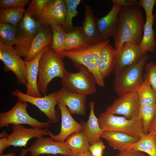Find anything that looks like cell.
Returning a JSON list of instances; mask_svg holds the SVG:
<instances>
[{
  "label": "cell",
  "instance_id": "cell-23",
  "mask_svg": "<svg viewBox=\"0 0 156 156\" xmlns=\"http://www.w3.org/2000/svg\"><path fill=\"white\" fill-rule=\"evenodd\" d=\"M89 105L90 111L88 120L86 122H83L81 124L83 127L82 131L87 138L90 145L101 140L100 136L103 131L100 127L98 118L94 114V102L91 101Z\"/></svg>",
  "mask_w": 156,
  "mask_h": 156
},
{
  "label": "cell",
  "instance_id": "cell-7",
  "mask_svg": "<svg viewBox=\"0 0 156 156\" xmlns=\"http://www.w3.org/2000/svg\"><path fill=\"white\" fill-rule=\"evenodd\" d=\"M28 103L18 99L15 105L8 112L0 113V127L9 124L27 125L31 127L48 129L51 126L48 122H41L31 116L27 108Z\"/></svg>",
  "mask_w": 156,
  "mask_h": 156
},
{
  "label": "cell",
  "instance_id": "cell-41",
  "mask_svg": "<svg viewBox=\"0 0 156 156\" xmlns=\"http://www.w3.org/2000/svg\"><path fill=\"white\" fill-rule=\"evenodd\" d=\"M8 142L7 137L0 139V155L2 154L3 151L7 147Z\"/></svg>",
  "mask_w": 156,
  "mask_h": 156
},
{
  "label": "cell",
  "instance_id": "cell-5",
  "mask_svg": "<svg viewBox=\"0 0 156 156\" xmlns=\"http://www.w3.org/2000/svg\"><path fill=\"white\" fill-rule=\"evenodd\" d=\"M98 118L99 125L103 131L123 133L139 139L144 134L142 120L138 116L128 119L124 116L104 112L101 113Z\"/></svg>",
  "mask_w": 156,
  "mask_h": 156
},
{
  "label": "cell",
  "instance_id": "cell-38",
  "mask_svg": "<svg viewBox=\"0 0 156 156\" xmlns=\"http://www.w3.org/2000/svg\"><path fill=\"white\" fill-rule=\"evenodd\" d=\"M156 3V0H139L136 5L142 8L144 10L146 17L152 16L154 7Z\"/></svg>",
  "mask_w": 156,
  "mask_h": 156
},
{
  "label": "cell",
  "instance_id": "cell-30",
  "mask_svg": "<svg viewBox=\"0 0 156 156\" xmlns=\"http://www.w3.org/2000/svg\"><path fill=\"white\" fill-rule=\"evenodd\" d=\"M26 12L24 8H0V23H9L17 26Z\"/></svg>",
  "mask_w": 156,
  "mask_h": 156
},
{
  "label": "cell",
  "instance_id": "cell-47",
  "mask_svg": "<svg viewBox=\"0 0 156 156\" xmlns=\"http://www.w3.org/2000/svg\"><path fill=\"white\" fill-rule=\"evenodd\" d=\"M155 69V70L156 72V64H155V66H154Z\"/></svg>",
  "mask_w": 156,
  "mask_h": 156
},
{
  "label": "cell",
  "instance_id": "cell-21",
  "mask_svg": "<svg viewBox=\"0 0 156 156\" xmlns=\"http://www.w3.org/2000/svg\"><path fill=\"white\" fill-rule=\"evenodd\" d=\"M85 14L81 26L82 31L88 43L96 44L103 41L98 31L92 10L88 5L85 6Z\"/></svg>",
  "mask_w": 156,
  "mask_h": 156
},
{
  "label": "cell",
  "instance_id": "cell-27",
  "mask_svg": "<svg viewBox=\"0 0 156 156\" xmlns=\"http://www.w3.org/2000/svg\"><path fill=\"white\" fill-rule=\"evenodd\" d=\"M155 136L153 131L144 134L138 141L128 146L125 149H132L146 153L149 156H156Z\"/></svg>",
  "mask_w": 156,
  "mask_h": 156
},
{
  "label": "cell",
  "instance_id": "cell-13",
  "mask_svg": "<svg viewBox=\"0 0 156 156\" xmlns=\"http://www.w3.org/2000/svg\"><path fill=\"white\" fill-rule=\"evenodd\" d=\"M66 5L65 0H49L36 20L40 25H63L65 20Z\"/></svg>",
  "mask_w": 156,
  "mask_h": 156
},
{
  "label": "cell",
  "instance_id": "cell-50",
  "mask_svg": "<svg viewBox=\"0 0 156 156\" xmlns=\"http://www.w3.org/2000/svg\"><path fill=\"white\" fill-rule=\"evenodd\" d=\"M61 156H66V155H63Z\"/></svg>",
  "mask_w": 156,
  "mask_h": 156
},
{
  "label": "cell",
  "instance_id": "cell-46",
  "mask_svg": "<svg viewBox=\"0 0 156 156\" xmlns=\"http://www.w3.org/2000/svg\"><path fill=\"white\" fill-rule=\"evenodd\" d=\"M15 155V153H10L4 154V155H0V156H14Z\"/></svg>",
  "mask_w": 156,
  "mask_h": 156
},
{
  "label": "cell",
  "instance_id": "cell-32",
  "mask_svg": "<svg viewBox=\"0 0 156 156\" xmlns=\"http://www.w3.org/2000/svg\"><path fill=\"white\" fill-rule=\"evenodd\" d=\"M0 40L9 45H15L17 41L18 34L16 26L7 23H0Z\"/></svg>",
  "mask_w": 156,
  "mask_h": 156
},
{
  "label": "cell",
  "instance_id": "cell-29",
  "mask_svg": "<svg viewBox=\"0 0 156 156\" xmlns=\"http://www.w3.org/2000/svg\"><path fill=\"white\" fill-rule=\"evenodd\" d=\"M88 43L82 31L81 26L74 27L72 31L67 33L65 51L76 49Z\"/></svg>",
  "mask_w": 156,
  "mask_h": 156
},
{
  "label": "cell",
  "instance_id": "cell-17",
  "mask_svg": "<svg viewBox=\"0 0 156 156\" xmlns=\"http://www.w3.org/2000/svg\"><path fill=\"white\" fill-rule=\"evenodd\" d=\"M12 128V133L7 137V147L10 146L25 147L28 142L31 139L48 135V130L46 129L27 128L23 125H14Z\"/></svg>",
  "mask_w": 156,
  "mask_h": 156
},
{
  "label": "cell",
  "instance_id": "cell-4",
  "mask_svg": "<svg viewBox=\"0 0 156 156\" xmlns=\"http://www.w3.org/2000/svg\"><path fill=\"white\" fill-rule=\"evenodd\" d=\"M148 56L146 55L135 64L127 66L115 75L113 87L120 95L128 92H136L144 80L143 71Z\"/></svg>",
  "mask_w": 156,
  "mask_h": 156
},
{
  "label": "cell",
  "instance_id": "cell-16",
  "mask_svg": "<svg viewBox=\"0 0 156 156\" xmlns=\"http://www.w3.org/2000/svg\"><path fill=\"white\" fill-rule=\"evenodd\" d=\"M57 105L60 110L61 117L60 132L58 134L55 135L48 130V135L55 142H64L71 134L82 131L83 127L81 124L78 122L73 118L66 106L58 102Z\"/></svg>",
  "mask_w": 156,
  "mask_h": 156
},
{
  "label": "cell",
  "instance_id": "cell-15",
  "mask_svg": "<svg viewBox=\"0 0 156 156\" xmlns=\"http://www.w3.org/2000/svg\"><path fill=\"white\" fill-rule=\"evenodd\" d=\"M56 99L67 106L72 114L86 115L87 96L82 95L62 86L56 92Z\"/></svg>",
  "mask_w": 156,
  "mask_h": 156
},
{
  "label": "cell",
  "instance_id": "cell-42",
  "mask_svg": "<svg viewBox=\"0 0 156 156\" xmlns=\"http://www.w3.org/2000/svg\"><path fill=\"white\" fill-rule=\"evenodd\" d=\"M153 131L156 135V115L151 122L149 127L148 133Z\"/></svg>",
  "mask_w": 156,
  "mask_h": 156
},
{
  "label": "cell",
  "instance_id": "cell-44",
  "mask_svg": "<svg viewBox=\"0 0 156 156\" xmlns=\"http://www.w3.org/2000/svg\"><path fill=\"white\" fill-rule=\"evenodd\" d=\"M28 151V149H22L21 152L20 156H25L26 154Z\"/></svg>",
  "mask_w": 156,
  "mask_h": 156
},
{
  "label": "cell",
  "instance_id": "cell-9",
  "mask_svg": "<svg viewBox=\"0 0 156 156\" xmlns=\"http://www.w3.org/2000/svg\"><path fill=\"white\" fill-rule=\"evenodd\" d=\"M0 59L6 72L11 71L16 77L18 85L26 86L27 79L25 62L15 51L12 46L4 44L0 40Z\"/></svg>",
  "mask_w": 156,
  "mask_h": 156
},
{
  "label": "cell",
  "instance_id": "cell-18",
  "mask_svg": "<svg viewBox=\"0 0 156 156\" xmlns=\"http://www.w3.org/2000/svg\"><path fill=\"white\" fill-rule=\"evenodd\" d=\"M112 3V7L107 14L96 19L97 29L103 41H106L113 37L117 29L118 15L122 7Z\"/></svg>",
  "mask_w": 156,
  "mask_h": 156
},
{
  "label": "cell",
  "instance_id": "cell-1",
  "mask_svg": "<svg viewBox=\"0 0 156 156\" xmlns=\"http://www.w3.org/2000/svg\"><path fill=\"white\" fill-rule=\"evenodd\" d=\"M145 22L139 6L133 5L121 8L118 15L117 29L113 37L117 51L125 42L140 44Z\"/></svg>",
  "mask_w": 156,
  "mask_h": 156
},
{
  "label": "cell",
  "instance_id": "cell-34",
  "mask_svg": "<svg viewBox=\"0 0 156 156\" xmlns=\"http://www.w3.org/2000/svg\"><path fill=\"white\" fill-rule=\"evenodd\" d=\"M156 115V104L140 106L138 116L142 120L143 131L144 134L148 133L150 124Z\"/></svg>",
  "mask_w": 156,
  "mask_h": 156
},
{
  "label": "cell",
  "instance_id": "cell-14",
  "mask_svg": "<svg viewBox=\"0 0 156 156\" xmlns=\"http://www.w3.org/2000/svg\"><path fill=\"white\" fill-rule=\"evenodd\" d=\"M32 156H38L43 154L55 155L60 154L69 156L71 151L66 143L57 142L51 137L37 138L28 149Z\"/></svg>",
  "mask_w": 156,
  "mask_h": 156
},
{
  "label": "cell",
  "instance_id": "cell-43",
  "mask_svg": "<svg viewBox=\"0 0 156 156\" xmlns=\"http://www.w3.org/2000/svg\"><path fill=\"white\" fill-rule=\"evenodd\" d=\"M69 156H93L89 151H87L77 155H70Z\"/></svg>",
  "mask_w": 156,
  "mask_h": 156
},
{
  "label": "cell",
  "instance_id": "cell-37",
  "mask_svg": "<svg viewBox=\"0 0 156 156\" xmlns=\"http://www.w3.org/2000/svg\"><path fill=\"white\" fill-rule=\"evenodd\" d=\"M155 65L153 63H149L146 64L144 68L148 80L156 94V72Z\"/></svg>",
  "mask_w": 156,
  "mask_h": 156
},
{
  "label": "cell",
  "instance_id": "cell-45",
  "mask_svg": "<svg viewBox=\"0 0 156 156\" xmlns=\"http://www.w3.org/2000/svg\"><path fill=\"white\" fill-rule=\"evenodd\" d=\"M9 135L5 131H3L0 134V138L7 137Z\"/></svg>",
  "mask_w": 156,
  "mask_h": 156
},
{
  "label": "cell",
  "instance_id": "cell-20",
  "mask_svg": "<svg viewBox=\"0 0 156 156\" xmlns=\"http://www.w3.org/2000/svg\"><path fill=\"white\" fill-rule=\"evenodd\" d=\"M52 32L49 27L40 25L38 33L32 43L29 51L24 58L25 61L32 60L45 47L51 45L52 41Z\"/></svg>",
  "mask_w": 156,
  "mask_h": 156
},
{
  "label": "cell",
  "instance_id": "cell-48",
  "mask_svg": "<svg viewBox=\"0 0 156 156\" xmlns=\"http://www.w3.org/2000/svg\"><path fill=\"white\" fill-rule=\"evenodd\" d=\"M155 143L156 144V135H155Z\"/></svg>",
  "mask_w": 156,
  "mask_h": 156
},
{
  "label": "cell",
  "instance_id": "cell-12",
  "mask_svg": "<svg viewBox=\"0 0 156 156\" xmlns=\"http://www.w3.org/2000/svg\"><path fill=\"white\" fill-rule=\"evenodd\" d=\"M148 52L138 45L125 42L117 51L116 64L113 72L115 75L120 72L125 67L138 62Z\"/></svg>",
  "mask_w": 156,
  "mask_h": 156
},
{
  "label": "cell",
  "instance_id": "cell-49",
  "mask_svg": "<svg viewBox=\"0 0 156 156\" xmlns=\"http://www.w3.org/2000/svg\"><path fill=\"white\" fill-rule=\"evenodd\" d=\"M97 156H103L102 155H98Z\"/></svg>",
  "mask_w": 156,
  "mask_h": 156
},
{
  "label": "cell",
  "instance_id": "cell-31",
  "mask_svg": "<svg viewBox=\"0 0 156 156\" xmlns=\"http://www.w3.org/2000/svg\"><path fill=\"white\" fill-rule=\"evenodd\" d=\"M50 27L53 35L52 42L50 47L59 53L64 51L67 33L62 25L53 24Z\"/></svg>",
  "mask_w": 156,
  "mask_h": 156
},
{
  "label": "cell",
  "instance_id": "cell-11",
  "mask_svg": "<svg viewBox=\"0 0 156 156\" xmlns=\"http://www.w3.org/2000/svg\"><path fill=\"white\" fill-rule=\"evenodd\" d=\"M140 106L136 92H130L119 96L105 112L123 115L127 119H130L138 116Z\"/></svg>",
  "mask_w": 156,
  "mask_h": 156
},
{
  "label": "cell",
  "instance_id": "cell-33",
  "mask_svg": "<svg viewBox=\"0 0 156 156\" xmlns=\"http://www.w3.org/2000/svg\"><path fill=\"white\" fill-rule=\"evenodd\" d=\"M66 5V12L64 23L62 25L67 32L72 31L74 28L73 25L72 20L78 12L77 8L80 3V0H65Z\"/></svg>",
  "mask_w": 156,
  "mask_h": 156
},
{
  "label": "cell",
  "instance_id": "cell-25",
  "mask_svg": "<svg viewBox=\"0 0 156 156\" xmlns=\"http://www.w3.org/2000/svg\"><path fill=\"white\" fill-rule=\"evenodd\" d=\"M155 17L154 14L150 17H146L142 38L139 45L143 50L148 53L154 52L156 48L155 34L153 29Z\"/></svg>",
  "mask_w": 156,
  "mask_h": 156
},
{
  "label": "cell",
  "instance_id": "cell-36",
  "mask_svg": "<svg viewBox=\"0 0 156 156\" xmlns=\"http://www.w3.org/2000/svg\"><path fill=\"white\" fill-rule=\"evenodd\" d=\"M29 0H0V8H23L29 3Z\"/></svg>",
  "mask_w": 156,
  "mask_h": 156
},
{
  "label": "cell",
  "instance_id": "cell-3",
  "mask_svg": "<svg viewBox=\"0 0 156 156\" xmlns=\"http://www.w3.org/2000/svg\"><path fill=\"white\" fill-rule=\"evenodd\" d=\"M64 57L50 46L44 51L39 62L38 87L40 92L47 95L48 86L54 78L62 79L67 72L63 59Z\"/></svg>",
  "mask_w": 156,
  "mask_h": 156
},
{
  "label": "cell",
  "instance_id": "cell-51",
  "mask_svg": "<svg viewBox=\"0 0 156 156\" xmlns=\"http://www.w3.org/2000/svg\"></svg>",
  "mask_w": 156,
  "mask_h": 156
},
{
  "label": "cell",
  "instance_id": "cell-6",
  "mask_svg": "<svg viewBox=\"0 0 156 156\" xmlns=\"http://www.w3.org/2000/svg\"><path fill=\"white\" fill-rule=\"evenodd\" d=\"M77 67L78 72L67 71L61 79L62 86L86 96L95 93L97 84L92 73L84 66L79 65Z\"/></svg>",
  "mask_w": 156,
  "mask_h": 156
},
{
  "label": "cell",
  "instance_id": "cell-40",
  "mask_svg": "<svg viewBox=\"0 0 156 156\" xmlns=\"http://www.w3.org/2000/svg\"><path fill=\"white\" fill-rule=\"evenodd\" d=\"M115 156H146L144 152L132 149H125L120 151Z\"/></svg>",
  "mask_w": 156,
  "mask_h": 156
},
{
  "label": "cell",
  "instance_id": "cell-2",
  "mask_svg": "<svg viewBox=\"0 0 156 156\" xmlns=\"http://www.w3.org/2000/svg\"><path fill=\"white\" fill-rule=\"evenodd\" d=\"M109 42L108 39L98 43H88L76 49L60 53L70 60L76 67L82 65L87 67L93 74L97 85L103 87L105 85L104 79L99 68L100 55L102 49Z\"/></svg>",
  "mask_w": 156,
  "mask_h": 156
},
{
  "label": "cell",
  "instance_id": "cell-22",
  "mask_svg": "<svg viewBox=\"0 0 156 156\" xmlns=\"http://www.w3.org/2000/svg\"><path fill=\"white\" fill-rule=\"evenodd\" d=\"M100 137L106 140L110 146L119 151L125 149L139 139L125 133L109 131H103Z\"/></svg>",
  "mask_w": 156,
  "mask_h": 156
},
{
  "label": "cell",
  "instance_id": "cell-8",
  "mask_svg": "<svg viewBox=\"0 0 156 156\" xmlns=\"http://www.w3.org/2000/svg\"><path fill=\"white\" fill-rule=\"evenodd\" d=\"M40 24L26 12L16 26L18 38L14 48L16 53L25 57L30 49L33 42L37 34Z\"/></svg>",
  "mask_w": 156,
  "mask_h": 156
},
{
  "label": "cell",
  "instance_id": "cell-26",
  "mask_svg": "<svg viewBox=\"0 0 156 156\" xmlns=\"http://www.w3.org/2000/svg\"><path fill=\"white\" fill-rule=\"evenodd\" d=\"M65 142L71 151V155H77L89 151L90 144L82 131L71 134Z\"/></svg>",
  "mask_w": 156,
  "mask_h": 156
},
{
  "label": "cell",
  "instance_id": "cell-24",
  "mask_svg": "<svg viewBox=\"0 0 156 156\" xmlns=\"http://www.w3.org/2000/svg\"><path fill=\"white\" fill-rule=\"evenodd\" d=\"M117 51L109 43L102 49L101 52L99 72L103 78L108 76L114 69Z\"/></svg>",
  "mask_w": 156,
  "mask_h": 156
},
{
  "label": "cell",
  "instance_id": "cell-10",
  "mask_svg": "<svg viewBox=\"0 0 156 156\" xmlns=\"http://www.w3.org/2000/svg\"><path fill=\"white\" fill-rule=\"evenodd\" d=\"M11 94L19 99L36 106L48 118L49 122L55 123L58 121L57 112L55 108L57 103L56 92L43 97H36L29 96L18 89H15L12 92Z\"/></svg>",
  "mask_w": 156,
  "mask_h": 156
},
{
  "label": "cell",
  "instance_id": "cell-19",
  "mask_svg": "<svg viewBox=\"0 0 156 156\" xmlns=\"http://www.w3.org/2000/svg\"><path fill=\"white\" fill-rule=\"evenodd\" d=\"M50 46L42 49L31 60L25 61L27 79L26 94L36 97H42L38 88L37 78L40 60L44 51Z\"/></svg>",
  "mask_w": 156,
  "mask_h": 156
},
{
  "label": "cell",
  "instance_id": "cell-39",
  "mask_svg": "<svg viewBox=\"0 0 156 156\" xmlns=\"http://www.w3.org/2000/svg\"><path fill=\"white\" fill-rule=\"evenodd\" d=\"M105 148V146L104 143L101 140L90 145L89 151L93 156H97L99 155H102Z\"/></svg>",
  "mask_w": 156,
  "mask_h": 156
},
{
  "label": "cell",
  "instance_id": "cell-28",
  "mask_svg": "<svg viewBox=\"0 0 156 156\" xmlns=\"http://www.w3.org/2000/svg\"><path fill=\"white\" fill-rule=\"evenodd\" d=\"M144 81L136 92L140 106H148L156 104V94L150 84L146 75Z\"/></svg>",
  "mask_w": 156,
  "mask_h": 156
},
{
  "label": "cell",
  "instance_id": "cell-35",
  "mask_svg": "<svg viewBox=\"0 0 156 156\" xmlns=\"http://www.w3.org/2000/svg\"><path fill=\"white\" fill-rule=\"evenodd\" d=\"M49 0H32L29 3L26 12L31 17L37 18L41 13Z\"/></svg>",
  "mask_w": 156,
  "mask_h": 156
}]
</instances>
